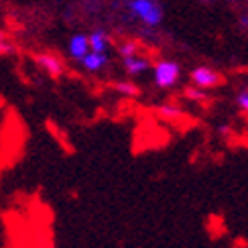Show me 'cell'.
Masks as SVG:
<instances>
[{
  "label": "cell",
  "instance_id": "6da1fadb",
  "mask_svg": "<svg viewBox=\"0 0 248 248\" xmlns=\"http://www.w3.org/2000/svg\"><path fill=\"white\" fill-rule=\"evenodd\" d=\"M126 6L130 10V15L134 18H139L144 27H149V29L161 27L165 13H163V6L159 0H128Z\"/></svg>",
  "mask_w": 248,
  "mask_h": 248
},
{
  "label": "cell",
  "instance_id": "7a4b0ae2",
  "mask_svg": "<svg viewBox=\"0 0 248 248\" xmlns=\"http://www.w3.org/2000/svg\"><path fill=\"white\" fill-rule=\"evenodd\" d=\"M181 79V65L173 59H161L153 65V81L161 90H171Z\"/></svg>",
  "mask_w": 248,
  "mask_h": 248
},
{
  "label": "cell",
  "instance_id": "3957f363",
  "mask_svg": "<svg viewBox=\"0 0 248 248\" xmlns=\"http://www.w3.org/2000/svg\"><path fill=\"white\" fill-rule=\"evenodd\" d=\"M189 79H191V86L202 90V92L214 90V88H218L222 84V76L214 67H208V65L193 67L191 74H189Z\"/></svg>",
  "mask_w": 248,
  "mask_h": 248
},
{
  "label": "cell",
  "instance_id": "277c9868",
  "mask_svg": "<svg viewBox=\"0 0 248 248\" xmlns=\"http://www.w3.org/2000/svg\"><path fill=\"white\" fill-rule=\"evenodd\" d=\"M90 53V43H88V35L84 33H76L71 35L67 41V55L74 61H81Z\"/></svg>",
  "mask_w": 248,
  "mask_h": 248
},
{
  "label": "cell",
  "instance_id": "5b68a950",
  "mask_svg": "<svg viewBox=\"0 0 248 248\" xmlns=\"http://www.w3.org/2000/svg\"><path fill=\"white\" fill-rule=\"evenodd\" d=\"M35 63L45 71L47 76L51 78H59L61 74H63V63H61V59L51 55V53H39L35 55Z\"/></svg>",
  "mask_w": 248,
  "mask_h": 248
},
{
  "label": "cell",
  "instance_id": "8992f818",
  "mask_svg": "<svg viewBox=\"0 0 248 248\" xmlns=\"http://www.w3.org/2000/svg\"><path fill=\"white\" fill-rule=\"evenodd\" d=\"M108 63H110V55L108 53H96V51H90V53L79 61V65L84 67L88 74H100Z\"/></svg>",
  "mask_w": 248,
  "mask_h": 248
},
{
  "label": "cell",
  "instance_id": "52a82bcc",
  "mask_svg": "<svg viewBox=\"0 0 248 248\" xmlns=\"http://www.w3.org/2000/svg\"><path fill=\"white\" fill-rule=\"evenodd\" d=\"M122 65H124V69H126L128 76L139 78V76L147 74V71L151 69V61L144 55H132V57L122 59Z\"/></svg>",
  "mask_w": 248,
  "mask_h": 248
},
{
  "label": "cell",
  "instance_id": "ba28073f",
  "mask_svg": "<svg viewBox=\"0 0 248 248\" xmlns=\"http://www.w3.org/2000/svg\"><path fill=\"white\" fill-rule=\"evenodd\" d=\"M88 43H90V51H96V53H108L110 37L104 33V31H94V33L88 35Z\"/></svg>",
  "mask_w": 248,
  "mask_h": 248
},
{
  "label": "cell",
  "instance_id": "9c48e42d",
  "mask_svg": "<svg viewBox=\"0 0 248 248\" xmlns=\"http://www.w3.org/2000/svg\"><path fill=\"white\" fill-rule=\"evenodd\" d=\"M159 116L165 118L167 122H177L181 116H183V108H179L177 104H161L157 108Z\"/></svg>",
  "mask_w": 248,
  "mask_h": 248
},
{
  "label": "cell",
  "instance_id": "30bf717a",
  "mask_svg": "<svg viewBox=\"0 0 248 248\" xmlns=\"http://www.w3.org/2000/svg\"><path fill=\"white\" fill-rule=\"evenodd\" d=\"M114 90H116V94L126 96V98H134V96H139V94H140L139 86L134 84V81H128V79L116 81V84H114Z\"/></svg>",
  "mask_w": 248,
  "mask_h": 248
},
{
  "label": "cell",
  "instance_id": "8fae6325",
  "mask_svg": "<svg viewBox=\"0 0 248 248\" xmlns=\"http://www.w3.org/2000/svg\"><path fill=\"white\" fill-rule=\"evenodd\" d=\"M118 55H120V59L139 55V43H134V41H122L118 45Z\"/></svg>",
  "mask_w": 248,
  "mask_h": 248
},
{
  "label": "cell",
  "instance_id": "7c38bea8",
  "mask_svg": "<svg viewBox=\"0 0 248 248\" xmlns=\"http://www.w3.org/2000/svg\"><path fill=\"white\" fill-rule=\"evenodd\" d=\"M236 106L248 114V90H240L238 94H236Z\"/></svg>",
  "mask_w": 248,
  "mask_h": 248
},
{
  "label": "cell",
  "instance_id": "4fadbf2b",
  "mask_svg": "<svg viewBox=\"0 0 248 248\" xmlns=\"http://www.w3.org/2000/svg\"><path fill=\"white\" fill-rule=\"evenodd\" d=\"M185 94H187V98H191V100H203L205 98V92H202L198 88H189Z\"/></svg>",
  "mask_w": 248,
  "mask_h": 248
},
{
  "label": "cell",
  "instance_id": "5bb4252c",
  "mask_svg": "<svg viewBox=\"0 0 248 248\" xmlns=\"http://www.w3.org/2000/svg\"><path fill=\"white\" fill-rule=\"evenodd\" d=\"M10 51H13V45H10L4 37H0V55H6Z\"/></svg>",
  "mask_w": 248,
  "mask_h": 248
},
{
  "label": "cell",
  "instance_id": "9a60e30c",
  "mask_svg": "<svg viewBox=\"0 0 248 248\" xmlns=\"http://www.w3.org/2000/svg\"><path fill=\"white\" fill-rule=\"evenodd\" d=\"M218 132H220V134H228V132H232V128H230V126H220Z\"/></svg>",
  "mask_w": 248,
  "mask_h": 248
},
{
  "label": "cell",
  "instance_id": "2e32d148",
  "mask_svg": "<svg viewBox=\"0 0 248 248\" xmlns=\"http://www.w3.org/2000/svg\"><path fill=\"white\" fill-rule=\"evenodd\" d=\"M0 37H4V33H2V31H0Z\"/></svg>",
  "mask_w": 248,
  "mask_h": 248
},
{
  "label": "cell",
  "instance_id": "e0dca14e",
  "mask_svg": "<svg viewBox=\"0 0 248 248\" xmlns=\"http://www.w3.org/2000/svg\"><path fill=\"white\" fill-rule=\"evenodd\" d=\"M226 2H234V0H226Z\"/></svg>",
  "mask_w": 248,
  "mask_h": 248
}]
</instances>
